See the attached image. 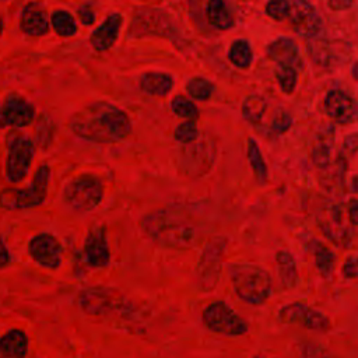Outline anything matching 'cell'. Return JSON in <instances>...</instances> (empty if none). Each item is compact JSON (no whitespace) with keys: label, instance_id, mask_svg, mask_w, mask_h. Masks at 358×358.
Masks as SVG:
<instances>
[{"label":"cell","instance_id":"cell-1","mask_svg":"<svg viewBox=\"0 0 358 358\" xmlns=\"http://www.w3.org/2000/svg\"><path fill=\"white\" fill-rule=\"evenodd\" d=\"M70 130L92 143H117L130 134L129 116L117 106L99 101L77 110L69 122Z\"/></svg>","mask_w":358,"mask_h":358},{"label":"cell","instance_id":"cell-2","mask_svg":"<svg viewBox=\"0 0 358 358\" xmlns=\"http://www.w3.org/2000/svg\"><path fill=\"white\" fill-rule=\"evenodd\" d=\"M140 227L152 242L169 249H189L197 239L196 227L176 207L147 214L141 218Z\"/></svg>","mask_w":358,"mask_h":358},{"label":"cell","instance_id":"cell-3","mask_svg":"<svg viewBox=\"0 0 358 358\" xmlns=\"http://www.w3.org/2000/svg\"><path fill=\"white\" fill-rule=\"evenodd\" d=\"M229 277L236 295L248 303L262 305L271 294V278L259 266L248 263L231 264Z\"/></svg>","mask_w":358,"mask_h":358},{"label":"cell","instance_id":"cell-4","mask_svg":"<svg viewBox=\"0 0 358 358\" xmlns=\"http://www.w3.org/2000/svg\"><path fill=\"white\" fill-rule=\"evenodd\" d=\"M49 166L42 165L36 169L29 187L14 189L6 187L0 192V207L3 210H25L32 208L45 201L49 182Z\"/></svg>","mask_w":358,"mask_h":358},{"label":"cell","instance_id":"cell-5","mask_svg":"<svg viewBox=\"0 0 358 358\" xmlns=\"http://www.w3.org/2000/svg\"><path fill=\"white\" fill-rule=\"evenodd\" d=\"M64 201L77 211L94 210L103 197V186L94 175H81L67 183L63 192Z\"/></svg>","mask_w":358,"mask_h":358},{"label":"cell","instance_id":"cell-6","mask_svg":"<svg viewBox=\"0 0 358 358\" xmlns=\"http://www.w3.org/2000/svg\"><path fill=\"white\" fill-rule=\"evenodd\" d=\"M203 323L214 333L225 336H241L248 331L246 322L224 301L210 303L201 315Z\"/></svg>","mask_w":358,"mask_h":358},{"label":"cell","instance_id":"cell-7","mask_svg":"<svg viewBox=\"0 0 358 358\" xmlns=\"http://www.w3.org/2000/svg\"><path fill=\"white\" fill-rule=\"evenodd\" d=\"M278 319L284 323L299 324L315 331H327L331 327L329 317L302 302H294L282 306L278 310Z\"/></svg>","mask_w":358,"mask_h":358},{"label":"cell","instance_id":"cell-8","mask_svg":"<svg viewBox=\"0 0 358 358\" xmlns=\"http://www.w3.org/2000/svg\"><path fill=\"white\" fill-rule=\"evenodd\" d=\"M34 157V143L27 137H15L10 143L7 155V176L11 182H20L25 178Z\"/></svg>","mask_w":358,"mask_h":358},{"label":"cell","instance_id":"cell-9","mask_svg":"<svg viewBox=\"0 0 358 358\" xmlns=\"http://www.w3.org/2000/svg\"><path fill=\"white\" fill-rule=\"evenodd\" d=\"M224 243L221 241H214L208 243L200 257L197 264V277L203 289L210 291L217 285L221 271Z\"/></svg>","mask_w":358,"mask_h":358},{"label":"cell","instance_id":"cell-10","mask_svg":"<svg viewBox=\"0 0 358 358\" xmlns=\"http://www.w3.org/2000/svg\"><path fill=\"white\" fill-rule=\"evenodd\" d=\"M31 257L46 268H57L62 263V245L50 234H38L28 243Z\"/></svg>","mask_w":358,"mask_h":358},{"label":"cell","instance_id":"cell-11","mask_svg":"<svg viewBox=\"0 0 358 358\" xmlns=\"http://www.w3.org/2000/svg\"><path fill=\"white\" fill-rule=\"evenodd\" d=\"M289 18L295 32L305 38L315 36L322 29V20L306 0H291Z\"/></svg>","mask_w":358,"mask_h":358},{"label":"cell","instance_id":"cell-12","mask_svg":"<svg viewBox=\"0 0 358 358\" xmlns=\"http://www.w3.org/2000/svg\"><path fill=\"white\" fill-rule=\"evenodd\" d=\"M84 257L91 267L103 268L109 264V245L106 228L103 225H95L90 229L84 242Z\"/></svg>","mask_w":358,"mask_h":358},{"label":"cell","instance_id":"cell-13","mask_svg":"<svg viewBox=\"0 0 358 358\" xmlns=\"http://www.w3.org/2000/svg\"><path fill=\"white\" fill-rule=\"evenodd\" d=\"M324 110L337 123L345 124L358 120V102L340 90H333L326 95Z\"/></svg>","mask_w":358,"mask_h":358},{"label":"cell","instance_id":"cell-14","mask_svg":"<svg viewBox=\"0 0 358 358\" xmlns=\"http://www.w3.org/2000/svg\"><path fill=\"white\" fill-rule=\"evenodd\" d=\"M4 120L7 126H28L35 116L34 106L20 95H10L3 105Z\"/></svg>","mask_w":358,"mask_h":358},{"label":"cell","instance_id":"cell-15","mask_svg":"<svg viewBox=\"0 0 358 358\" xmlns=\"http://www.w3.org/2000/svg\"><path fill=\"white\" fill-rule=\"evenodd\" d=\"M122 27V15L120 14H110L90 36L91 46L98 50L103 52L108 50L115 41L117 39L119 31Z\"/></svg>","mask_w":358,"mask_h":358},{"label":"cell","instance_id":"cell-16","mask_svg":"<svg viewBox=\"0 0 358 358\" xmlns=\"http://www.w3.org/2000/svg\"><path fill=\"white\" fill-rule=\"evenodd\" d=\"M115 302L116 295L105 288H90L80 295V305L90 315H103Z\"/></svg>","mask_w":358,"mask_h":358},{"label":"cell","instance_id":"cell-17","mask_svg":"<svg viewBox=\"0 0 358 358\" xmlns=\"http://www.w3.org/2000/svg\"><path fill=\"white\" fill-rule=\"evenodd\" d=\"M21 29L31 36H41L49 31V21L43 8L36 3L25 6L21 14Z\"/></svg>","mask_w":358,"mask_h":358},{"label":"cell","instance_id":"cell-18","mask_svg":"<svg viewBox=\"0 0 358 358\" xmlns=\"http://www.w3.org/2000/svg\"><path fill=\"white\" fill-rule=\"evenodd\" d=\"M28 351V337L20 329H11L0 337V355L3 358H24Z\"/></svg>","mask_w":358,"mask_h":358},{"label":"cell","instance_id":"cell-19","mask_svg":"<svg viewBox=\"0 0 358 358\" xmlns=\"http://www.w3.org/2000/svg\"><path fill=\"white\" fill-rule=\"evenodd\" d=\"M267 53L280 66H291L294 69L295 66H299L298 48L289 38H278L271 42L267 48Z\"/></svg>","mask_w":358,"mask_h":358},{"label":"cell","instance_id":"cell-20","mask_svg":"<svg viewBox=\"0 0 358 358\" xmlns=\"http://www.w3.org/2000/svg\"><path fill=\"white\" fill-rule=\"evenodd\" d=\"M173 80L165 73H145L140 77V87L143 91L151 95H166L172 88Z\"/></svg>","mask_w":358,"mask_h":358},{"label":"cell","instance_id":"cell-21","mask_svg":"<svg viewBox=\"0 0 358 358\" xmlns=\"http://www.w3.org/2000/svg\"><path fill=\"white\" fill-rule=\"evenodd\" d=\"M275 264L280 281L284 288H291L298 280V270L294 256L287 250H280L275 255Z\"/></svg>","mask_w":358,"mask_h":358},{"label":"cell","instance_id":"cell-22","mask_svg":"<svg viewBox=\"0 0 358 358\" xmlns=\"http://www.w3.org/2000/svg\"><path fill=\"white\" fill-rule=\"evenodd\" d=\"M206 13L210 24L218 29H228L234 24L232 15L224 0H208Z\"/></svg>","mask_w":358,"mask_h":358},{"label":"cell","instance_id":"cell-23","mask_svg":"<svg viewBox=\"0 0 358 358\" xmlns=\"http://www.w3.org/2000/svg\"><path fill=\"white\" fill-rule=\"evenodd\" d=\"M310 249H312V253H313V257H315L316 268L319 270V273L323 277L329 278L333 274L334 262H336V257H334L333 252L327 246L320 243L319 241H313Z\"/></svg>","mask_w":358,"mask_h":358},{"label":"cell","instance_id":"cell-24","mask_svg":"<svg viewBox=\"0 0 358 358\" xmlns=\"http://www.w3.org/2000/svg\"><path fill=\"white\" fill-rule=\"evenodd\" d=\"M229 60L241 69H246L252 62V50L249 43L245 39H238L231 45L229 49Z\"/></svg>","mask_w":358,"mask_h":358},{"label":"cell","instance_id":"cell-25","mask_svg":"<svg viewBox=\"0 0 358 358\" xmlns=\"http://www.w3.org/2000/svg\"><path fill=\"white\" fill-rule=\"evenodd\" d=\"M52 25L55 31L62 36H71L77 32L76 21L70 13L59 10L52 14Z\"/></svg>","mask_w":358,"mask_h":358},{"label":"cell","instance_id":"cell-26","mask_svg":"<svg viewBox=\"0 0 358 358\" xmlns=\"http://www.w3.org/2000/svg\"><path fill=\"white\" fill-rule=\"evenodd\" d=\"M266 110V101L259 95H250L243 101L242 105V113L246 120L249 122H257L263 116Z\"/></svg>","mask_w":358,"mask_h":358},{"label":"cell","instance_id":"cell-27","mask_svg":"<svg viewBox=\"0 0 358 358\" xmlns=\"http://www.w3.org/2000/svg\"><path fill=\"white\" fill-rule=\"evenodd\" d=\"M248 158H249V162L253 168V172H255L256 178L260 182H263L267 176V168H266V164H264L263 157L260 154L259 145L255 143L253 138L248 140Z\"/></svg>","mask_w":358,"mask_h":358},{"label":"cell","instance_id":"cell-28","mask_svg":"<svg viewBox=\"0 0 358 358\" xmlns=\"http://www.w3.org/2000/svg\"><path fill=\"white\" fill-rule=\"evenodd\" d=\"M214 91L213 84L201 77H194L187 83V92L192 98L199 101H206L211 96Z\"/></svg>","mask_w":358,"mask_h":358},{"label":"cell","instance_id":"cell-29","mask_svg":"<svg viewBox=\"0 0 358 358\" xmlns=\"http://www.w3.org/2000/svg\"><path fill=\"white\" fill-rule=\"evenodd\" d=\"M275 77L277 81L280 84V88L287 92L291 94L295 90L296 85V70L291 66H280L275 71Z\"/></svg>","mask_w":358,"mask_h":358},{"label":"cell","instance_id":"cell-30","mask_svg":"<svg viewBox=\"0 0 358 358\" xmlns=\"http://www.w3.org/2000/svg\"><path fill=\"white\" fill-rule=\"evenodd\" d=\"M172 110L176 115H179V116H182V117H185L187 120H196L197 116H199V110L194 106V103L190 102L189 99H186L185 96H180V95L173 98V101H172Z\"/></svg>","mask_w":358,"mask_h":358},{"label":"cell","instance_id":"cell-31","mask_svg":"<svg viewBox=\"0 0 358 358\" xmlns=\"http://www.w3.org/2000/svg\"><path fill=\"white\" fill-rule=\"evenodd\" d=\"M196 137H197V127L194 124V120H186L175 129V138L180 143H185V144L193 143Z\"/></svg>","mask_w":358,"mask_h":358},{"label":"cell","instance_id":"cell-32","mask_svg":"<svg viewBox=\"0 0 358 358\" xmlns=\"http://www.w3.org/2000/svg\"><path fill=\"white\" fill-rule=\"evenodd\" d=\"M266 13L273 20H282L289 14V1L288 0H268L266 6Z\"/></svg>","mask_w":358,"mask_h":358},{"label":"cell","instance_id":"cell-33","mask_svg":"<svg viewBox=\"0 0 358 358\" xmlns=\"http://www.w3.org/2000/svg\"><path fill=\"white\" fill-rule=\"evenodd\" d=\"M341 273L345 278H358V256H350L345 259Z\"/></svg>","mask_w":358,"mask_h":358},{"label":"cell","instance_id":"cell-34","mask_svg":"<svg viewBox=\"0 0 358 358\" xmlns=\"http://www.w3.org/2000/svg\"><path fill=\"white\" fill-rule=\"evenodd\" d=\"M291 123H292L291 116H289L288 113L280 110V112L275 113V116H274V119H273V129H274L275 131H280V133H281V131H285V130L291 126Z\"/></svg>","mask_w":358,"mask_h":358},{"label":"cell","instance_id":"cell-35","mask_svg":"<svg viewBox=\"0 0 358 358\" xmlns=\"http://www.w3.org/2000/svg\"><path fill=\"white\" fill-rule=\"evenodd\" d=\"M8 263H10V253L0 236V268H4L6 266H8Z\"/></svg>","mask_w":358,"mask_h":358},{"label":"cell","instance_id":"cell-36","mask_svg":"<svg viewBox=\"0 0 358 358\" xmlns=\"http://www.w3.org/2000/svg\"><path fill=\"white\" fill-rule=\"evenodd\" d=\"M348 217L352 224L358 225V200H351L348 203Z\"/></svg>","mask_w":358,"mask_h":358},{"label":"cell","instance_id":"cell-37","mask_svg":"<svg viewBox=\"0 0 358 358\" xmlns=\"http://www.w3.org/2000/svg\"><path fill=\"white\" fill-rule=\"evenodd\" d=\"M78 14H80L81 21H83L84 24H88V25H90V24L94 22V13L91 11L90 7H87V6L81 7V8L78 10Z\"/></svg>","mask_w":358,"mask_h":358},{"label":"cell","instance_id":"cell-38","mask_svg":"<svg viewBox=\"0 0 358 358\" xmlns=\"http://www.w3.org/2000/svg\"><path fill=\"white\" fill-rule=\"evenodd\" d=\"M350 1H351V0H330V6H331L333 8L340 10V8L348 7V6H350Z\"/></svg>","mask_w":358,"mask_h":358},{"label":"cell","instance_id":"cell-39","mask_svg":"<svg viewBox=\"0 0 358 358\" xmlns=\"http://www.w3.org/2000/svg\"><path fill=\"white\" fill-rule=\"evenodd\" d=\"M4 126H7L6 124V120H4V113H3V106L0 105V129L1 127H4Z\"/></svg>","mask_w":358,"mask_h":358},{"label":"cell","instance_id":"cell-40","mask_svg":"<svg viewBox=\"0 0 358 358\" xmlns=\"http://www.w3.org/2000/svg\"><path fill=\"white\" fill-rule=\"evenodd\" d=\"M1 31H3V22H1V20H0V34H1Z\"/></svg>","mask_w":358,"mask_h":358},{"label":"cell","instance_id":"cell-41","mask_svg":"<svg viewBox=\"0 0 358 358\" xmlns=\"http://www.w3.org/2000/svg\"><path fill=\"white\" fill-rule=\"evenodd\" d=\"M255 358H263V357H255Z\"/></svg>","mask_w":358,"mask_h":358}]
</instances>
